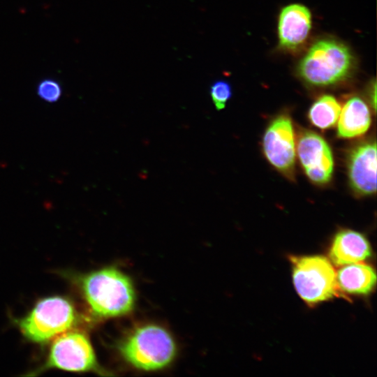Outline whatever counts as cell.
<instances>
[{"mask_svg":"<svg viewBox=\"0 0 377 377\" xmlns=\"http://www.w3.org/2000/svg\"><path fill=\"white\" fill-rule=\"evenodd\" d=\"M77 283L90 309L98 316H122L134 306L132 283L115 268H104L80 276Z\"/></svg>","mask_w":377,"mask_h":377,"instance_id":"obj_1","label":"cell"},{"mask_svg":"<svg viewBox=\"0 0 377 377\" xmlns=\"http://www.w3.org/2000/svg\"><path fill=\"white\" fill-rule=\"evenodd\" d=\"M353 67V55L344 44L332 39L315 43L299 64L300 77L316 87L336 84L346 79Z\"/></svg>","mask_w":377,"mask_h":377,"instance_id":"obj_2","label":"cell"},{"mask_svg":"<svg viewBox=\"0 0 377 377\" xmlns=\"http://www.w3.org/2000/svg\"><path fill=\"white\" fill-rule=\"evenodd\" d=\"M123 357L133 367L152 371L163 368L174 359L175 341L164 328L146 325L133 330L119 346Z\"/></svg>","mask_w":377,"mask_h":377,"instance_id":"obj_3","label":"cell"},{"mask_svg":"<svg viewBox=\"0 0 377 377\" xmlns=\"http://www.w3.org/2000/svg\"><path fill=\"white\" fill-rule=\"evenodd\" d=\"M77 313L70 300L51 296L40 300L31 311L18 320L23 335L29 341L44 343L75 325Z\"/></svg>","mask_w":377,"mask_h":377,"instance_id":"obj_4","label":"cell"},{"mask_svg":"<svg viewBox=\"0 0 377 377\" xmlns=\"http://www.w3.org/2000/svg\"><path fill=\"white\" fill-rule=\"evenodd\" d=\"M294 287L309 305L340 295L331 261L320 255L291 256Z\"/></svg>","mask_w":377,"mask_h":377,"instance_id":"obj_5","label":"cell"},{"mask_svg":"<svg viewBox=\"0 0 377 377\" xmlns=\"http://www.w3.org/2000/svg\"><path fill=\"white\" fill-rule=\"evenodd\" d=\"M96 367L95 353L89 339L83 333L71 332L53 342L43 369L56 368L83 372L95 370Z\"/></svg>","mask_w":377,"mask_h":377,"instance_id":"obj_6","label":"cell"},{"mask_svg":"<svg viewBox=\"0 0 377 377\" xmlns=\"http://www.w3.org/2000/svg\"><path fill=\"white\" fill-rule=\"evenodd\" d=\"M264 154L277 170L288 178L294 177L296 146L291 119L281 114L269 124L263 138Z\"/></svg>","mask_w":377,"mask_h":377,"instance_id":"obj_7","label":"cell"},{"mask_svg":"<svg viewBox=\"0 0 377 377\" xmlns=\"http://www.w3.org/2000/svg\"><path fill=\"white\" fill-rule=\"evenodd\" d=\"M296 149L300 164L312 182L321 185L330 181L334 159L323 137L311 131H304L298 138Z\"/></svg>","mask_w":377,"mask_h":377,"instance_id":"obj_8","label":"cell"},{"mask_svg":"<svg viewBox=\"0 0 377 377\" xmlns=\"http://www.w3.org/2000/svg\"><path fill=\"white\" fill-rule=\"evenodd\" d=\"M350 187L357 194L371 195L376 191V144L363 142L351 149L348 157Z\"/></svg>","mask_w":377,"mask_h":377,"instance_id":"obj_9","label":"cell"},{"mask_svg":"<svg viewBox=\"0 0 377 377\" xmlns=\"http://www.w3.org/2000/svg\"><path fill=\"white\" fill-rule=\"evenodd\" d=\"M311 28V14L304 5L292 3L284 7L279 15L278 36L279 45L286 50H296L306 40Z\"/></svg>","mask_w":377,"mask_h":377,"instance_id":"obj_10","label":"cell"},{"mask_svg":"<svg viewBox=\"0 0 377 377\" xmlns=\"http://www.w3.org/2000/svg\"><path fill=\"white\" fill-rule=\"evenodd\" d=\"M371 256V247L366 237L357 231L344 229L334 237L329 258L336 266L364 262Z\"/></svg>","mask_w":377,"mask_h":377,"instance_id":"obj_11","label":"cell"},{"mask_svg":"<svg viewBox=\"0 0 377 377\" xmlns=\"http://www.w3.org/2000/svg\"><path fill=\"white\" fill-rule=\"evenodd\" d=\"M336 281L340 293L367 295L376 286V274L371 266L360 262L341 266Z\"/></svg>","mask_w":377,"mask_h":377,"instance_id":"obj_12","label":"cell"},{"mask_svg":"<svg viewBox=\"0 0 377 377\" xmlns=\"http://www.w3.org/2000/svg\"><path fill=\"white\" fill-rule=\"evenodd\" d=\"M371 124V114L367 103L357 96L344 104L338 118L337 136L353 138L365 133Z\"/></svg>","mask_w":377,"mask_h":377,"instance_id":"obj_13","label":"cell"},{"mask_svg":"<svg viewBox=\"0 0 377 377\" xmlns=\"http://www.w3.org/2000/svg\"><path fill=\"white\" fill-rule=\"evenodd\" d=\"M341 109L340 104L334 96L323 95L312 104L308 117L313 126L320 129H327L334 126Z\"/></svg>","mask_w":377,"mask_h":377,"instance_id":"obj_14","label":"cell"},{"mask_svg":"<svg viewBox=\"0 0 377 377\" xmlns=\"http://www.w3.org/2000/svg\"><path fill=\"white\" fill-rule=\"evenodd\" d=\"M36 94L43 101L53 103L57 102L61 98L62 88L57 80L47 78L38 84Z\"/></svg>","mask_w":377,"mask_h":377,"instance_id":"obj_15","label":"cell"},{"mask_svg":"<svg viewBox=\"0 0 377 377\" xmlns=\"http://www.w3.org/2000/svg\"><path fill=\"white\" fill-rule=\"evenodd\" d=\"M231 96L232 89L226 81H216L210 87V96L216 108L219 110L225 108Z\"/></svg>","mask_w":377,"mask_h":377,"instance_id":"obj_16","label":"cell"},{"mask_svg":"<svg viewBox=\"0 0 377 377\" xmlns=\"http://www.w3.org/2000/svg\"><path fill=\"white\" fill-rule=\"evenodd\" d=\"M370 98H371V103L373 105L374 110H376V82H374V84L370 87Z\"/></svg>","mask_w":377,"mask_h":377,"instance_id":"obj_17","label":"cell"}]
</instances>
